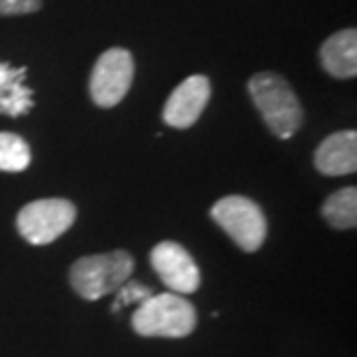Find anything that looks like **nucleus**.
Returning a JSON list of instances; mask_svg holds the SVG:
<instances>
[{
	"label": "nucleus",
	"mask_w": 357,
	"mask_h": 357,
	"mask_svg": "<svg viewBox=\"0 0 357 357\" xmlns=\"http://www.w3.org/2000/svg\"><path fill=\"white\" fill-rule=\"evenodd\" d=\"M320 63L334 79H353L357 75V31H344L330 35L320 47Z\"/></svg>",
	"instance_id": "nucleus-10"
},
{
	"label": "nucleus",
	"mask_w": 357,
	"mask_h": 357,
	"mask_svg": "<svg viewBox=\"0 0 357 357\" xmlns=\"http://www.w3.org/2000/svg\"><path fill=\"white\" fill-rule=\"evenodd\" d=\"M26 68H14L0 61V114L5 116H24L33 109V91L26 86Z\"/></svg>",
	"instance_id": "nucleus-11"
},
{
	"label": "nucleus",
	"mask_w": 357,
	"mask_h": 357,
	"mask_svg": "<svg viewBox=\"0 0 357 357\" xmlns=\"http://www.w3.org/2000/svg\"><path fill=\"white\" fill-rule=\"evenodd\" d=\"M132 255L126 251H112L79 258L70 269V283L75 292L89 302L116 292L132 274Z\"/></svg>",
	"instance_id": "nucleus-3"
},
{
	"label": "nucleus",
	"mask_w": 357,
	"mask_h": 357,
	"mask_svg": "<svg viewBox=\"0 0 357 357\" xmlns=\"http://www.w3.org/2000/svg\"><path fill=\"white\" fill-rule=\"evenodd\" d=\"M323 216L337 230H353L357 225V188L346 185L332 192L323 204Z\"/></svg>",
	"instance_id": "nucleus-12"
},
{
	"label": "nucleus",
	"mask_w": 357,
	"mask_h": 357,
	"mask_svg": "<svg viewBox=\"0 0 357 357\" xmlns=\"http://www.w3.org/2000/svg\"><path fill=\"white\" fill-rule=\"evenodd\" d=\"M253 105L262 114L269 132L278 139H290L304 123V109L295 91L281 75L258 73L248 82Z\"/></svg>",
	"instance_id": "nucleus-1"
},
{
	"label": "nucleus",
	"mask_w": 357,
	"mask_h": 357,
	"mask_svg": "<svg viewBox=\"0 0 357 357\" xmlns=\"http://www.w3.org/2000/svg\"><path fill=\"white\" fill-rule=\"evenodd\" d=\"M318 172L325 176H344L357 169V132L339 130L320 142L313 155Z\"/></svg>",
	"instance_id": "nucleus-9"
},
{
	"label": "nucleus",
	"mask_w": 357,
	"mask_h": 357,
	"mask_svg": "<svg viewBox=\"0 0 357 357\" xmlns=\"http://www.w3.org/2000/svg\"><path fill=\"white\" fill-rule=\"evenodd\" d=\"M31 146L14 132H0V169L3 172H24L31 165Z\"/></svg>",
	"instance_id": "nucleus-13"
},
{
	"label": "nucleus",
	"mask_w": 357,
	"mask_h": 357,
	"mask_svg": "<svg viewBox=\"0 0 357 357\" xmlns=\"http://www.w3.org/2000/svg\"><path fill=\"white\" fill-rule=\"evenodd\" d=\"M135 77V61L128 49L114 47L100 54V59L93 66L89 93L91 100L98 107H116L126 93L132 86Z\"/></svg>",
	"instance_id": "nucleus-6"
},
{
	"label": "nucleus",
	"mask_w": 357,
	"mask_h": 357,
	"mask_svg": "<svg viewBox=\"0 0 357 357\" xmlns=\"http://www.w3.org/2000/svg\"><path fill=\"white\" fill-rule=\"evenodd\" d=\"M209 98H211V82L204 75H190L167 98L165 107H162V121L169 128L185 130V128L197 123V119L202 116Z\"/></svg>",
	"instance_id": "nucleus-8"
},
{
	"label": "nucleus",
	"mask_w": 357,
	"mask_h": 357,
	"mask_svg": "<svg viewBox=\"0 0 357 357\" xmlns=\"http://www.w3.org/2000/svg\"><path fill=\"white\" fill-rule=\"evenodd\" d=\"M197 313L188 299L176 292L151 295L137 306L132 316V330L139 337H167L181 339L195 330Z\"/></svg>",
	"instance_id": "nucleus-2"
},
{
	"label": "nucleus",
	"mask_w": 357,
	"mask_h": 357,
	"mask_svg": "<svg viewBox=\"0 0 357 357\" xmlns=\"http://www.w3.org/2000/svg\"><path fill=\"white\" fill-rule=\"evenodd\" d=\"M77 218V209L70 199L49 197V199H35L28 202L17 216L19 234L28 244L45 246L52 244L66 234L73 227Z\"/></svg>",
	"instance_id": "nucleus-5"
},
{
	"label": "nucleus",
	"mask_w": 357,
	"mask_h": 357,
	"mask_svg": "<svg viewBox=\"0 0 357 357\" xmlns=\"http://www.w3.org/2000/svg\"><path fill=\"white\" fill-rule=\"evenodd\" d=\"M211 218L241 251H258L267 237V218L253 199L244 195H227L211 206Z\"/></svg>",
	"instance_id": "nucleus-4"
},
{
	"label": "nucleus",
	"mask_w": 357,
	"mask_h": 357,
	"mask_svg": "<svg viewBox=\"0 0 357 357\" xmlns=\"http://www.w3.org/2000/svg\"><path fill=\"white\" fill-rule=\"evenodd\" d=\"M151 295H153V290L149 288V285H142V283L130 281V278H128V281L119 288V297H116V302H114L112 311L116 313V311L123 309V306L142 304V302H146V299L151 297Z\"/></svg>",
	"instance_id": "nucleus-14"
},
{
	"label": "nucleus",
	"mask_w": 357,
	"mask_h": 357,
	"mask_svg": "<svg viewBox=\"0 0 357 357\" xmlns=\"http://www.w3.org/2000/svg\"><path fill=\"white\" fill-rule=\"evenodd\" d=\"M151 265L160 281L176 295H192L202 283L199 267L195 265L192 255L176 241L155 244L151 251Z\"/></svg>",
	"instance_id": "nucleus-7"
},
{
	"label": "nucleus",
	"mask_w": 357,
	"mask_h": 357,
	"mask_svg": "<svg viewBox=\"0 0 357 357\" xmlns=\"http://www.w3.org/2000/svg\"><path fill=\"white\" fill-rule=\"evenodd\" d=\"M42 10V0H0V17H19Z\"/></svg>",
	"instance_id": "nucleus-15"
}]
</instances>
